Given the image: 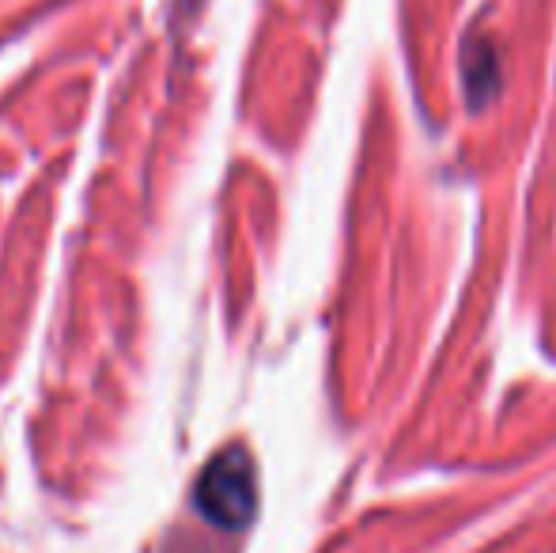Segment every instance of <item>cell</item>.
Listing matches in <instances>:
<instances>
[{
  "label": "cell",
  "mask_w": 556,
  "mask_h": 553,
  "mask_svg": "<svg viewBox=\"0 0 556 553\" xmlns=\"http://www.w3.org/2000/svg\"><path fill=\"white\" fill-rule=\"evenodd\" d=\"M198 512L220 531H239L257 512V478L247 451H224L208 463V470L198 481Z\"/></svg>",
  "instance_id": "6da1fadb"
}]
</instances>
